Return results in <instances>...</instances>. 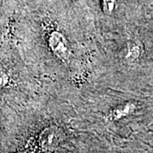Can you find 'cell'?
Segmentation results:
<instances>
[{"label": "cell", "mask_w": 153, "mask_h": 153, "mask_svg": "<svg viewBox=\"0 0 153 153\" xmlns=\"http://www.w3.org/2000/svg\"><path fill=\"white\" fill-rule=\"evenodd\" d=\"M61 139L62 134L58 128L49 127L41 132V134H39L38 141L40 146L46 150H50L57 146L61 141Z\"/></svg>", "instance_id": "cell-2"}, {"label": "cell", "mask_w": 153, "mask_h": 153, "mask_svg": "<svg viewBox=\"0 0 153 153\" xmlns=\"http://www.w3.org/2000/svg\"><path fill=\"white\" fill-rule=\"evenodd\" d=\"M134 105L132 103H128V104L122 105V106H118L117 109L114 110L113 111V117L115 118H121L124 116L128 115L130 112L134 111Z\"/></svg>", "instance_id": "cell-4"}, {"label": "cell", "mask_w": 153, "mask_h": 153, "mask_svg": "<svg viewBox=\"0 0 153 153\" xmlns=\"http://www.w3.org/2000/svg\"><path fill=\"white\" fill-rule=\"evenodd\" d=\"M118 0H101L102 9L105 14L111 15L112 14L117 8Z\"/></svg>", "instance_id": "cell-5"}, {"label": "cell", "mask_w": 153, "mask_h": 153, "mask_svg": "<svg viewBox=\"0 0 153 153\" xmlns=\"http://www.w3.org/2000/svg\"><path fill=\"white\" fill-rule=\"evenodd\" d=\"M49 45L53 54L61 60H68L71 50L65 36L60 32H53L49 38Z\"/></svg>", "instance_id": "cell-1"}, {"label": "cell", "mask_w": 153, "mask_h": 153, "mask_svg": "<svg viewBox=\"0 0 153 153\" xmlns=\"http://www.w3.org/2000/svg\"><path fill=\"white\" fill-rule=\"evenodd\" d=\"M124 58L128 62H134L138 60L142 53V48L140 42H128L124 49Z\"/></svg>", "instance_id": "cell-3"}]
</instances>
